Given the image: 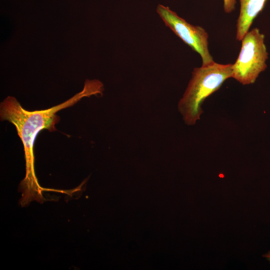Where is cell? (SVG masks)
<instances>
[{
    "label": "cell",
    "instance_id": "1",
    "mask_svg": "<svg viewBox=\"0 0 270 270\" xmlns=\"http://www.w3.org/2000/svg\"><path fill=\"white\" fill-rule=\"evenodd\" d=\"M103 89L100 81L88 80L82 91L58 105L44 110H26L15 98L10 96L0 103L1 120H8L15 126L23 144L29 178H34V146L38 134L44 129L56 130L55 125L60 121L57 112L73 106L84 97L102 94Z\"/></svg>",
    "mask_w": 270,
    "mask_h": 270
},
{
    "label": "cell",
    "instance_id": "2",
    "mask_svg": "<svg viewBox=\"0 0 270 270\" xmlns=\"http://www.w3.org/2000/svg\"><path fill=\"white\" fill-rule=\"evenodd\" d=\"M232 76V64L214 62L194 69L190 80L178 104V111L186 124H194L203 113L202 105Z\"/></svg>",
    "mask_w": 270,
    "mask_h": 270
},
{
    "label": "cell",
    "instance_id": "3",
    "mask_svg": "<svg viewBox=\"0 0 270 270\" xmlns=\"http://www.w3.org/2000/svg\"><path fill=\"white\" fill-rule=\"evenodd\" d=\"M264 40V34L254 28L241 40L240 52L235 62L232 64V78L242 85L254 84L267 68L268 53Z\"/></svg>",
    "mask_w": 270,
    "mask_h": 270
},
{
    "label": "cell",
    "instance_id": "4",
    "mask_svg": "<svg viewBox=\"0 0 270 270\" xmlns=\"http://www.w3.org/2000/svg\"><path fill=\"white\" fill-rule=\"evenodd\" d=\"M156 12L166 26L200 55L202 65L214 62L209 52L208 35L202 27L190 24L168 6L158 4Z\"/></svg>",
    "mask_w": 270,
    "mask_h": 270
},
{
    "label": "cell",
    "instance_id": "5",
    "mask_svg": "<svg viewBox=\"0 0 270 270\" xmlns=\"http://www.w3.org/2000/svg\"><path fill=\"white\" fill-rule=\"evenodd\" d=\"M266 0H240V10L237 20L236 39L240 41L250 30L254 20L263 9Z\"/></svg>",
    "mask_w": 270,
    "mask_h": 270
},
{
    "label": "cell",
    "instance_id": "6",
    "mask_svg": "<svg viewBox=\"0 0 270 270\" xmlns=\"http://www.w3.org/2000/svg\"><path fill=\"white\" fill-rule=\"evenodd\" d=\"M236 0H223L224 11L228 14L232 12L235 8Z\"/></svg>",
    "mask_w": 270,
    "mask_h": 270
},
{
    "label": "cell",
    "instance_id": "7",
    "mask_svg": "<svg viewBox=\"0 0 270 270\" xmlns=\"http://www.w3.org/2000/svg\"><path fill=\"white\" fill-rule=\"evenodd\" d=\"M270 262V251L264 256Z\"/></svg>",
    "mask_w": 270,
    "mask_h": 270
}]
</instances>
